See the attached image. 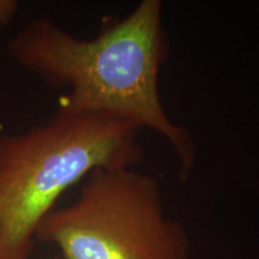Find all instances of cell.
<instances>
[{"instance_id":"3957f363","label":"cell","mask_w":259,"mask_h":259,"mask_svg":"<svg viewBox=\"0 0 259 259\" xmlns=\"http://www.w3.org/2000/svg\"><path fill=\"white\" fill-rule=\"evenodd\" d=\"M36 240L64 259H191L185 227L168 218L161 186L136 168H100L77 199L54 209Z\"/></svg>"},{"instance_id":"6da1fadb","label":"cell","mask_w":259,"mask_h":259,"mask_svg":"<svg viewBox=\"0 0 259 259\" xmlns=\"http://www.w3.org/2000/svg\"><path fill=\"white\" fill-rule=\"evenodd\" d=\"M160 0H143L93 38H80L48 18L29 22L8 42L11 59L48 85L66 90L59 107L120 119L151 130L176 153L184 180L197 148L173 120L160 94L169 41Z\"/></svg>"},{"instance_id":"277c9868","label":"cell","mask_w":259,"mask_h":259,"mask_svg":"<svg viewBox=\"0 0 259 259\" xmlns=\"http://www.w3.org/2000/svg\"><path fill=\"white\" fill-rule=\"evenodd\" d=\"M18 11V3L15 0H0V28L14 21Z\"/></svg>"},{"instance_id":"5b68a950","label":"cell","mask_w":259,"mask_h":259,"mask_svg":"<svg viewBox=\"0 0 259 259\" xmlns=\"http://www.w3.org/2000/svg\"><path fill=\"white\" fill-rule=\"evenodd\" d=\"M51 259H64V258L60 257V255H58V257H54V258H51Z\"/></svg>"},{"instance_id":"7a4b0ae2","label":"cell","mask_w":259,"mask_h":259,"mask_svg":"<svg viewBox=\"0 0 259 259\" xmlns=\"http://www.w3.org/2000/svg\"><path fill=\"white\" fill-rule=\"evenodd\" d=\"M142 131L120 119L59 107L44 124L0 135V259H30L42 221L94 170L137 167Z\"/></svg>"}]
</instances>
